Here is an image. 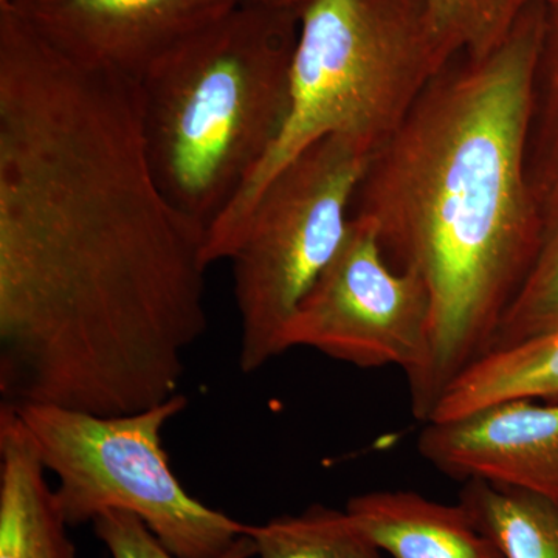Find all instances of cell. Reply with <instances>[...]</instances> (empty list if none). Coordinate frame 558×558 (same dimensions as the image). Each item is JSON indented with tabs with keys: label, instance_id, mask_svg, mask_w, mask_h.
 <instances>
[{
	"label": "cell",
	"instance_id": "d6986e66",
	"mask_svg": "<svg viewBox=\"0 0 558 558\" xmlns=\"http://www.w3.org/2000/svg\"><path fill=\"white\" fill-rule=\"evenodd\" d=\"M11 3H13V0H0V10L10 9Z\"/></svg>",
	"mask_w": 558,
	"mask_h": 558
},
{
	"label": "cell",
	"instance_id": "e0dca14e",
	"mask_svg": "<svg viewBox=\"0 0 558 558\" xmlns=\"http://www.w3.org/2000/svg\"><path fill=\"white\" fill-rule=\"evenodd\" d=\"M529 180L545 218L558 201V10L549 3L529 146Z\"/></svg>",
	"mask_w": 558,
	"mask_h": 558
},
{
	"label": "cell",
	"instance_id": "8992f818",
	"mask_svg": "<svg viewBox=\"0 0 558 558\" xmlns=\"http://www.w3.org/2000/svg\"><path fill=\"white\" fill-rule=\"evenodd\" d=\"M371 154L352 138H322L260 193L230 258L242 373L284 354L290 318L347 236Z\"/></svg>",
	"mask_w": 558,
	"mask_h": 558
},
{
	"label": "cell",
	"instance_id": "9a60e30c",
	"mask_svg": "<svg viewBox=\"0 0 558 558\" xmlns=\"http://www.w3.org/2000/svg\"><path fill=\"white\" fill-rule=\"evenodd\" d=\"M557 329L558 201L545 215L537 258L515 300L506 312L490 352L537 339Z\"/></svg>",
	"mask_w": 558,
	"mask_h": 558
},
{
	"label": "cell",
	"instance_id": "5bb4252c",
	"mask_svg": "<svg viewBox=\"0 0 558 558\" xmlns=\"http://www.w3.org/2000/svg\"><path fill=\"white\" fill-rule=\"evenodd\" d=\"M258 558H385L347 510L314 505L300 515L247 524Z\"/></svg>",
	"mask_w": 558,
	"mask_h": 558
},
{
	"label": "cell",
	"instance_id": "277c9868",
	"mask_svg": "<svg viewBox=\"0 0 558 558\" xmlns=\"http://www.w3.org/2000/svg\"><path fill=\"white\" fill-rule=\"evenodd\" d=\"M292 3L299 36L288 120L240 196L209 229V266L231 258L260 193L286 165L332 135L355 140L374 153L458 58L425 0Z\"/></svg>",
	"mask_w": 558,
	"mask_h": 558
},
{
	"label": "cell",
	"instance_id": "6da1fadb",
	"mask_svg": "<svg viewBox=\"0 0 558 558\" xmlns=\"http://www.w3.org/2000/svg\"><path fill=\"white\" fill-rule=\"evenodd\" d=\"M207 230L161 189L140 81L0 10V396L123 416L180 395Z\"/></svg>",
	"mask_w": 558,
	"mask_h": 558
},
{
	"label": "cell",
	"instance_id": "ba28073f",
	"mask_svg": "<svg viewBox=\"0 0 558 558\" xmlns=\"http://www.w3.org/2000/svg\"><path fill=\"white\" fill-rule=\"evenodd\" d=\"M244 2L13 0L10 9L70 60L142 81L179 47Z\"/></svg>",
	"mask_w": 558,
	"mask_h": 558
},
{
	"label": "cell",
	"instance_id": "ffe728a7",
	"mask_svg": "<svg viewBox=\"0 0 558 558\" xmlns=\"http://www.w3.org/2000/svg\"><path fill=\"white\" fill-rule=\"evenodd\" d=\"M549 7L558 10V0H548Z\"/></svg>",
	"mask_w": 558,
	"mask_h": 558
},
{
	"label": "cell",
	"instance_id": "52a82bcc",
	"mask_svg": "<svg viewBox=\"0 0 558 558\" xmlns=\"http://www.w3.org/2000/svg\"><path fill=\"white\" fill-rule=\"evenodd\" d=\"M429 318L422 278L396 269L373 223L351 216L336 256L290 318L282 347L317 349L359 368L398 366L411 381L427 363Z\"/></svg>",
	"mask_w": 558,
	"mask_h": 558
},
{
	"label": "cell",
	"instance_id": "7a4b0ae2",
	"mask_svg": "<svg viewBox=\"0 0 558 558\" xmlns=\"http://www.w3.org/2000/svg\"><path fill=\"white\" fill-rule=\"evenodd\" d=\"M548 0L494 53L459 57L373 154L352 216L373 223L389 263L427 286L425 368L409 381L427 424L447 388L490 352L542 244L529 146Z\"/></svg>",
	"mask_w": 558,
	"mask_h": 558
},
{
	"label": "cell",
	"instance_id": "ac0fdd59",
	"mask_svg": "<svg viewBox=\"0 0 558 558\" xmlns=\"http://www.w3.org/2000/svg\"><path fill=\"white\" fill-rule=\"evenodd\" d=\"M94 532L112 558H179L161 545L134 513L108 510L92 521ZM256 546L247 532L241 535L226 553L216 558H253Z\"/></svg>",
	"mask_w": 558,
	"mask_h": 558
},
{
	"label": "cell",
	"instance_id": "9c48e42d",
	"mask_svg": "<svg viewBox=\"0 0 558 558\" xmlns=\"http://www.w3.org/2000/svg\"><path fill=\"white\" fill-rule=\"evenodd\" d=\"M421 457L451 480H481L558 501V400L508 399L427 422Z\"/></svg>",
	"mask_w": 558,
	"mask_h": 558
},
{
	"label": "cell",
	"instance_id": "4fadbf2b",
	"mask_svg": "<svg viewBox=\"0 0 558 558\" xmlns=\"http://www.w3.org/2000/svg\"><path fill=\"white\" fill-rule=\"evenodd\" d=\"M459 505L502 558H558V501L487 481L462 484Z\"/></svg>",
	"mask_w": 558,
	"mask_h": 558
},
{
	"label": "cell",
	"instance_id": "7c38bea8",
	"mask_svg": "<svg viewBox=\"0 0 558 558\" xmlns=\"http://www.w3.org/2000/svg\"><path fill=\"white\" fill-rule=\"evenodd\" d=\"M519 398L558 400V329L488 352L447 388L428 422Z\"/></svg>",
	"mask_w": 558,
	"mask_h": 558
},
{
	"label": "cell",
	"instance_id": "2e32d148",
	"mask_svg": "<svg viewBox=\"0 0 558 558\" xmlns=\"http://www.w3.org/2000/svg\"><path fill=\"white\" fill-rule=\"evenodd\" d=\"M286 3L292 0H260ZM539 0H425L457 57L481 60L509 38L521 16Z\"/></svg>",
	"mask_w": 558,
	"mask_h": 558
},
{
	"label": "cell",
	"instance_id": "8fae6325",
	"mask_svg": "<svg viewBox=\"0 0 558 558\" xmlns=\"http://www.w3.org/2000/svg\"><path fill=\"white\" fill-rule=\"evenodd\" d=\"M360 531L391 558H502L461 505L410 490H379L349 499Z\"/></svg>",
	"mask_w": 558,
	"mask_h": 558
},
{
	"label": "cell",
	"instance_id": "30bf717a",
	"mask_svg": "<svg viewBox=\"0 0 558 558\" xmlns=\"http://www.w3.org/2000/svg\"><path fill=\"white\" fill-rule=\"evenodd\" d=\"M46 465L16 410L0 405V558H76Z\"/></svg>",
	"mask_w": 558,
	"mask_h": 558
},
{
	"label": "cell",
	"instance_id": "3957f363",
	"mask_svg": "<svg viewBox=\"0 0 558 558\" xmlns=\"http://www.w3.org/2000/svg\"><path fill=\"white\" fill-rule=\"evenodd\" d=\"M296 36L293 3L245 0L140 81L157 180L207 236L284 128Z\"/></svg>",
	"mask_w": 558,
	"mask_h": 558
},
{
	"label": "cell",
	"instance_id": "5b68a950",
	"mask_svg": "<svg viewBox=\"0 0 558 558\" xmlns=\"http://www.w3.org/2000/svg\"><path fill=\"white\" fill-rule=\"evenodd\" d=\"M186 405L189 398L178 395L123 416L40 403L11 407L43 464L60 480L54 494L69 526L92 523L108 510H126L175 557L216 558L247 532V524L202 505L175 478L161 429Z\"/></svg>",
	"mask_w": 558,
	"mask_h": 558
}]
</instances>
